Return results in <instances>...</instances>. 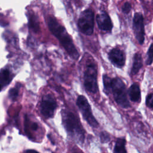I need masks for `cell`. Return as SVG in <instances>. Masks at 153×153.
Listing matches in <instances>:
<instances>
[{
	"label": "cell",
	"instance_id": "13",
	"mask_svg": "<svg viewBox=\"0 0 153 153\" xmlns=\"http://www.w3.org/2000/svg\"><path fill=\"white\" fill-rule=\"evenodd\" d=\"M143 66V59L141 54L139 52L136 53L133 56V65L131 69V75H136L140 69Z\"/></svg>",
	"mask_w": 153,
	"mask_h": 153
},
{
	"label": "cell",
	"instance_id": "14",
	"mask_svg": "<svg viewBox=\"0 0 153 153\" xmlns=\"http://www.w3.org/2000/svg\"><path fill=\"white\" fill-rule=\"evenodd\" d=\"M126 139L124 138H118L116 140L114 153H127L126 149Z\"/></svg>",
	"mask_w": 153,
	"mask_h": 153
},
{
	"label": "cell",
	"instance_id": "6",
	"mask_svg": "<svg viewBox=\"0 0 153 153\" xmlns=\"http://www.w3.org/2000/svg\"><path fill=\"white\" fill-rule=\"evenodd\" d=\"M76 104L86 122L92 127H97L99 123L93 114L90 105L87 98L83 95H79L76 99Z\"/></svg>",
	"mask_w": 153,
	"mask_h": 153
},
{
	"label": "cell",
	"instance_id": "15",
	"mask_svg": "<svg viewBox=\"0 0 153 153\" xmlns=\"http://www.w3.org/2000/svg\"><path fill=\"white\" fill-rule=\"evenodd\" d=\"M112 78L109 76L107 74H103L102 76L103 84L104 87V91L106 94L111 93V84H112Z\"/></svg>",
	"mask_w": 153,
	"mask_h": 153
},
{
	"label": "cell",
	"instance_id": "16",
	"mask_svg": "<svg viewBox=\"0 0 153 153\" xmlns=\"http://www.w3.org/2000/svg\"><path fill=\"white\" fill-rule=\"evenodd\" d=\"M29 23L31 29L35 32H37L39 30V24L38 22V19L34 14H29Z\"/></svg>",
	"mask_w": 153,
	"mask_h": 153
},
{
	"label": "cell",
	"instance_id": "19",
	"mask_svg": "<svg viewBox=\"0 0 153 153\" xmlns=\"http://www.w3.org/2000/svg\"><path fill=\"white\" fill-rule=\"evenodd\" d=\"M100 141L102 142V143H107L111 139L109 134L108 132H106V131H103L100 133Z\"/></svg>",
	"mask_w": 153,
	"mask_h": 153
},
{
	"label": "cell",
	"instance_id": "23",
	"mask_svg": "<svg viewBox=\"0 0 153 153\" xmlns=\"http://www.w3.org/2000/svg\"><path fill=\"white\" fill-rule=\"evenodd\" d=\"M24 153H39V152L33 149H28V150L25 151V152Z\"/></svg>",
	"mask_w": 153,
	"mask_h": 153
},
{
	"label": "cell",
	"instance_id": "21",
	"mask_svg": "<svg viewBox=\"0 0 153 153\" xmlns=\"http://www.w3.org/2000/svg\"><path fill=\"white\" fill-rule=\"evenodd\" d=\"M131 10V4L128 2H126L121 7V10L122 12L125 14H128Z\"/></svg>",
	"mask_w": 153,
	"mask_h": 153
},
{
	"label": "cell",
	"instance_id": "5",
	"mask_svg": "<svg viewBox=\"0 0 153 153\" xmlns=\"http://www.w3.org/2000/svg\"><path fill=\"white\" fill-rule=\"evenodd\" d=\"M77 25L79 31L82 33L86 35L93 34L94 26V14L91 9L87 8L81 13Z\"/></svg>",
	"mask_w": 153,
	"mask_h": 153
},
{
	"label": "cell",
	"instance_id": "3",
	"mask_svg": "<svg viewBox=\"0 0 153 153\" xmlns=\"http://www.w3.org/2000/svg\"><path fill=\"white\" fill-rule=\"evenodd\" d=\"M111 93H112L115 102L119 106L124 109H127L130 106L126 85L120 78H112Z\"/></svg>",
	"mask_w": 153,
	"mask_h": 153
},
{
	"label": "cell",
	"instance_id": "4",
	"mask_svg": "<svg viewBox=\"0 0 153 153\" xmlns=\"http://www.w3.org/2000/svg\"><path fill=\"white\" fill-rule=\"evenodd\" d=\"M84 86L88 92L96 94L99 90L97 84V68L94 62H89L84 73Z\"/></svg>",
	"mask_w": 153,
	"mask_h": 153
},
{
	"label": "cell",
	"instance_id": "10",
	"mask_svg": "<svg viewBox=\"0 0 153 153\" xmlns=\"http://www.w3.org/2000/svg\"><path fill=\"white\" fill-rule=\"evenodd\" d=\"M96 20L99 29L105 32H111L113 28V24L111 17L106 11L104 10L100 11L96 16Z\"/></svg>",
	"mask_w": 153,
	"mask_h": 153
},
{
	"label": "cell",
	"instance_id": "11",
	"mask_svg": "<svg viewBox=\"0 0 153 153\" xmlns=\"http://www.w3.org/2000/svg\"><path fill=\"white\" fill-rule=\"evenodd\" d=\"M13 78L12 72L8 67L6 66L0 71V91L10 83Z\"/></svg>",
	"mask_w": 153,
	"mask_h": 153
},
{
	"label": "cell",
	"instance_id": "17",
	"mask_svg": "<svg viewBox=\"0 0 153 153\" xmlns=\"http://www.w3.org/2000/svg\"><path fill=\"white\" fill-rule=\"evenodd\" d=\"M20 85H17V84L13 88H11L9 91H8V98L13 100V102L16 101L18 96H19V89H20Z\"/></svg>",
	"mask_w": 153,
	"mask_h": 153
},
{
	"label": "cell",
	"instance_id": "9",
	"mask_svg": "<svg viewBox=\"0 0 153 153\" xmlns=\"http://www.w3.org/2000/svg\"><path fill=\"white\" fill-rule=\"evenodd\" d=\"M108 59L116 68H122L126 63L124 52L119 48H113L108 53Z\"/></svg>",
	"mask_w": 153,
	"mask_h": 153
},
{
	"label": "cell",
	"instance_id": "2",
	"mask_svg": "<svg viewBox=\"0 0 153 153\" xmlns=\"http://www.w3.org/2000/svg\"><path fill=\"white\" fill-rule=\"evenodd\" d=\"M62 117L63 126L68 133L79 140H82L84 138V130L78 117L70 111L62 109Z\"/></svg>",
	"mask_w": 153,
	"mask_h": 153
},
{
	"label": "cell",
	"instance_id": "1",
	"mask_svg": "<svg viewBox=\"0 0 153 153\" xmlns=\"http://www.w3.org/2000/svg\"><path fill=\"white\" fill-rule=\"evenodd\" d=\"M47 22L50 31L59 40L69 56L74 60H78L79 53L65 27L59 23L54 17L51 16H48Z\"/></svg>",
	"mask_w": 153,
	"mask_h": 153
},
{
	"label": "cell",
	"instance_id": "18",
	"mask_svg": "<svg viewBox=\"0 0 153 153\" xmlns=\"http://www.w3.org/2000/svg\"><path fill=\"white\" fill-rule=\"evenodd\" d=\"M153 62V43H152L148 48L147 51V58L146 60V64L147 65H151Z\"/></svg>",
	"mask_w": 153,
	"mask_h": 153
},
{
	"label": "cell",
	"instance_id": "12",
	"mask_svg": "<svg viewBox=\"0 0 153 153\" xmlns=\"http://www.w3.org/2000/svg\"><path fill=\"white\" fill-rule=\"evenodd\" d=\"M128 94L131 101L140 103L141 101V91L139 85L136 82L132 84L128 88Z\"/></svg>",
	"mask_w": 153,
	"mask_h": 153
},
{
	"label": "cell",
	"instance_id": "8",
	"mask_svg": "<svg viewBox=\"0 0 153 153\" xmlns=\"http://www.w3.org/2000/svg\"><path fill=\"white\" fill-rule=\"evenodd\" d=\"M133 30L134 36L140 45L145 42L144 19L141 13H135L133 19Z\"/></svg>",
	"mask_w": 153,
	"mask_h": 153
},
{
	"label": "cell",
	"instance_id": "7",
	"mask_svg": "<svg viewBox=\"0 0 153 153\" xmlns=\"http://www.w3.org/2000/svg\"><path fill=\"white\" fill-rule=\"evenodd\" d=\"M57 107L56 99L51 94H47L42 97L40 103V112L44 118L53 117Z\"/></svg>",
	"mask_w": 153,
	"mask_h": 153
},
{
	"label": "cell",
	"instance_id": "20",
	"mask_svg": "<svg viewBox=\"0 0 153 153\" xmlns=\"http://www.w3.org/2000/svg\"><path fill=\"white\" fill-rule=\"evenodd\" d=\"M145 104L149 108H153V93H149L146 97Z\"/></svg>",
	"mask_w": 153,
	"mask_h": 153
},
{
	"label": "cell",
	"instance_id": "22",
	"mask_svg": "<svg viewBox=\"0 0 153 153\" xmlns=\"http://www.w3.org/2000/svg\"><path fill=\"white\" fill-rule=\"evenodd\" d=\"M30 127L32 130H36L38 128V125L36 123H32Z\"/></svg>",
	"mask_w": 153,
	"mask_h": 153
}]
</instances>
